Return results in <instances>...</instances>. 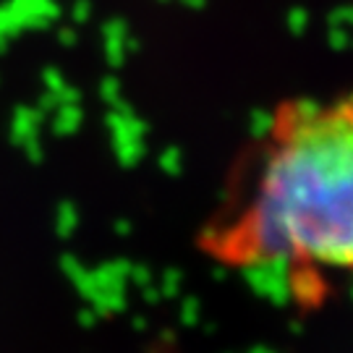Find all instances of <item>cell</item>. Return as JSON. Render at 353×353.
Here are the masks:
<instances>
[{"label":"cell","instance_id":"6da1fadb","mask_svg":"<svg viewBox=\"0 0 353 353\" xmlns=\"http://www.w3.org/2000/svg\"><path fill=\"white\" fill-rule=\"evenodd\" d=\"M199 249L228 270H285L306 309L327 275H353V89L280 102Z\"/></svg>","mask_w":353,"mask_h":353}]
</instances>
